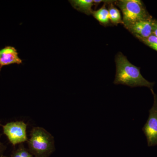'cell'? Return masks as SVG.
<instances>
[{
  "mask_svg": "<svg viewBox=\"0 0 157 157\" xmlns=\"http://www.w3.org/2000/svg\"><path fill=\"white\" fill-rule=\"evenodd\" d=\"M116 73L115 84H122L131 87L145 86L153 90L155 83L150 82L141 75L140 69L132 64L126 57L119 52L115 58Z\"/></svg>",
  "mask_w": 157,
  "mask_h": 157,
  "instance_id": "obj_1",
  "label": "cell"
},
{
  "mask_svg": "<svg viewBox=\"0 0 157 157\" xmlns=\"http://www.w3.org/2000/svg\"><path fill=\"white\" fill-rule=\"evenodd\" d=\"M30 137L27 141L29 149L36 157H48L54 150V137L43 128H33Z\"/></svg>",
  "mask_w": 157,
  "mask_h": 157,
  "instance_id": "obj_2",
  "label": "cell"
},
{
  "mask_svg": "<svg viewBox=\"0 0 157 157\" xmlns=\"http://www.w3.org/2000/svg\"><path fill=\"white\" fill-rule=\"evenodd\" d=\"M115 3L122 13L124 27L140 21L152 18L140 0H120L115 1Z\"/></svg>",
  "mask_w": 157,
  "mask_h": 157,
  "instance_id": "obj_3",
  "label": "cell"
},
{
  "mask_svg": "<svg viewBox=\"0 0 157 157\" xmlns=\"http://www.w3.org/2000/svg\"><path fill=\"white\" fill-rule=\"evenodd\" d=\"M0 126L3 128L4 134L14 146L28 140L26 134L27 124L22 121L10 122L4 125L0 123Z\"/></svg>",
  "mask_w": 157,
  "mask_h": 157,
  "instance_id": "obj_4",
  "label": "cell"
},
{
  "mask_svg": "<svg viewBox=\"0 0 157 157\" xmlns=\"http://www.w3.org/2000/svg\"><path fill=\"white\" fill-rule=\"evenodd\" d=\"M151 91L154 95V104L149 111L148 119L142 128L149 147L157 145V95L153 90Z\"/></svg>",
  "mask_w": 157,
  "mask_h": 157,
  "instance_id": "obj_5",
  "label": "cell"
},
{
  "mask_svg": "<svg viewBox=\"0 0 157 157\" xmlns=\"http://www.w3.org/2000/svg\"><path fill=\"white\" fill-rule=\"evenodd\" d=\"M155 20H141L125 27L137 39H145L153 35Z\"/></svg>",
  "mask_w": 157,
  "mask_h": 157,
  "instance_id": "obj_6",
  "label": "cell"
},
{
  "mask_svg": "<svg viewBox=\"0 0 157 157\" xmlns=\"http://www.w3.org/2000/svg\"><path fill=\"white\" fill-rule=\"evenodd\" d=\"M22 63L17 49L14 47L7 46L0 50V72L4 66L13 64L19 65Z\"/></svg>",
  "mask_w": 157,
  "mask_h": 157,
  "instance_id": "obj_7",
  "label": "cell"
},
{
  "mask_svg": "<svg viewBox=\"0 0 157 157\" xmlns=\"http://www.w3.org/2000/svg\"><path fill=\"white\" fill-rule=\"evenodd\" d=\"M70 2L73 8L78 11L87 15L92 14V7L94 5V0H72Z\"/></svg>",
  "mask_w": 157,
  "mask_h": 157,
  "instance_id": "obj_8",
  "label": "cell"
},
{
  "mask_svg": "<svg viewBox=\"0 0 157 157\" xmlns=\"http://www.w3.org/2000/svg\"><path fill=\"white\" fill-rule=\"evenodd\" d=\"M109 3H104V6L102 8L97 11H93L92 13L94 17L99 22L104 25H107L109 22V11L106 6Z\"/></svg>",
  "mask_w": 157,
  "mask_h": 157,
  "instance_id": "obj_9",
  "label": "cell"
},
{
  "mask_svg": "<svg viewBox=\"0 0 157 157\" xmlns=\"http://www.w3.org/2000/svg\"><path fill=\"white\" fill-rule=\"evenodd\" d=\"M113 2H114V1ZM113 2L108 4L109 6L108 11L109 13V20L115 25H117L119 24H123L120 11L113 6Z\"/></svg>",
  "mask_w": 157,
  "mask_h": 157,
  "instance_id": "obj_10",
  "label": "cell"
},
{
  "mask_svg": "<svg viewBox=\"0 0 157 157\" xmlns=\"http://www.w3.org/2000/svg\"><path fill=\"white\" fill-rule=\"evenodd\" d=\"M1 157H8L2 155ZM11 157H33L27 150L24 146L23 144H20L18 148L13 153Z\"/></svg>",
  "mask_w": 157,
  "mask_h": 157,
  "instance_id": "obj_11",
  "label": "cell"
},
{
  "mask_svg": "<svg viewBox=\"0 0 157 157\" xmlns=\"http://www.w3.org/2000/svg\"><path fill=\"white\" fill-rule=\"evenodd\" d=\"M144 43L157 52V37L152 35L145 39H138Z\"/></svg>",
  "mask_w": 157,
  "mask_h": 157,
  "instance_id": "obj_12",
  "label": "cell"
},
{
  "mask_svg": "<svg viewBox=\"0 0 157 157\" xmlns=\"http://www.w3.org/2000/svg\"><path fill=\"white\" fill-rule=\"evenodd\" d=\"M2 135V134H0V137ZM6 147L0 141V157L2 155L3 153L6 150Z\"/></svg>",
  "mask_w": 157,
  "mask_h": 157,
  "instance_id": "obj_13",
  "label": "cell"
},
{
  "mask_svg": "<svg viewBox=\"0 0 157 157\" xmlns=\"http://www.w3.org/2000/svg\"><path fill=\"white\" fill-rule=\"evenodd\" d=\"M153 35L157 37V21L155 20L154 25L153 31Z\"/></svg>",
  "mask_w": 157,
  "mask_h": 157,
  "instance_id": "obj_14",
  "label": "cell"
}]
</instances>
